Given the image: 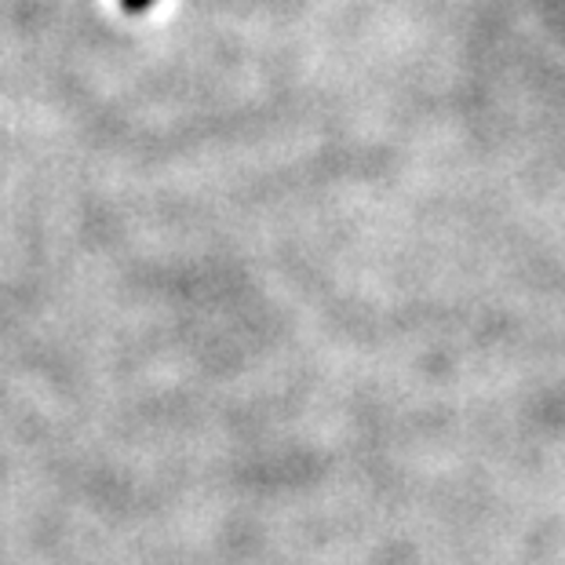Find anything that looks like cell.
<instances>
[{"instance_id": "obj_1", "label": "cell", "mask_w": 565, "mask_h": 565, "mask_svg": "<svg viewBox=\"0 0 565 565\" xmlns=\"http://www.w3.org/2000/svg\"><path fill=\"white\" fill-rule=\"evenodd\" d=\"M121 8L128 11V15H142V11L153 8V0H121Z\"/></svg>"}]
</instances>
